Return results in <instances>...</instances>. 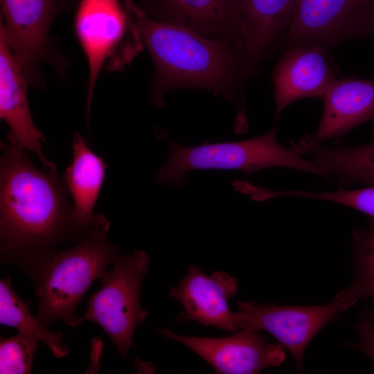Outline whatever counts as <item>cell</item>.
<instances>
[{"label":"cell","instance_id":"obj_1","mask_svg":"<svg viewBox=\"0 0 374 374\" xmlns=\"http://www.w3.org/2000/svg\"><path fill=\"white\" fill-rule=\"evenodd\" d=\"M0 262L33 280L57 247L91 229L75 221L57 170H40L28 151L1 143Z\"/></svg>","mask_w":374,"mask_h":374},{"label":"cell","instance_id":"obj_2","mask_svg":"<svg viewBox=\"0 0 374 374\" xmlns=\"http://www.w3.org/2000/svg\"><path fill=\"white\" fill-rule=\"evenodd\" d=\"M134 23L154 63L151 93L154 104L163 105L164 94L174 89L208 90L233 105L235 132L247 131L244 87L252 74L239 47L155 19L141 9L134 15Z\"/></svg>","mask_w":374,"mask_h":374},{"label":"cell","instance_id":"obj_3","mask_svg":"<svg viewBox=\"0 0 374 374\" xmlns=\"http://www.w3.org/2000/svg\"><path fill=\"white\" fill-rule=\"evenodd\" d=\"M110 222L106 218L68 249H57L31 280L39 299L36 317L45 326L62 320L77 328L84 320L77 306L96 280H99L118 256V247L109 242Z\"/></svg>","mask_w":374,"mask_h":374},{"label":"cell","instance_id":"obj_4","mask_svg":"<svg viewBox=\"0 0 374 374\" xmlns=\"http://www.w3.org/2000/svg\"><path fill=\"white\" fill-rule=\"evenodd\" d=\"M277 130L240 141L209 143L197 146H184L168 139L170 155L163 166L154 174L156 184H169L173 186L185 184L186 172L196 170H237L247 177L257 170L284 167L312 173L328 181L329 178L311 160L280 145L276 139Z\"/></svg>","mask_w":374,"mask_h":374},{"label":"cell","instance_id":"obj_5","mask_svg":"<svg viewBox=\"0 0 374 374\" xmlns=\"http://www.w3.org/2000/svg\"><path fill=\"white\" fill-rule=\"evenodd\" d=\"M149 263V256L141 250L119 253L112 269L100 277L102 286L90 297L84 315L105 331L125 361L134 330L148 316L141 307L140 293Z\"/></svg>","mask_w":374,"mask_h":374},{"label":"cell","instance_id":"obj_6","mask_svg":"<svg viewBox=\"0 0 374 374\" xmlns=\"http://www.w3.org/2000/svg\"><path fill=\"white\" fill-rule=\"evenodd\" d=\"M360 299L352 285L337 294L330 303L320 305H260L240 301L234 317L241 330L266 331L275 337L290 351L296 370L300 371L305 350L317 332Z\"/></svg>","mask_w":374,"mask_h":374},{"label":"cell","instance_id":"obj_7","mask_svg":"<svg viewBox=\"0 0 374 374\" xmlns=\"http://www.w3.org/2000/svg\"><path fill=\"white\" fill-rule=\"evenodd\" d=\"M357 38H374V0H299L277 48L317 45L332 50Z\"/></svg>","mask_w":374,"mask_h":374},{"label":"cell","instance_id":"obj_8","mask_svg":"<svg viewBox=\"0 0 374 374\" xmlns=\"http://www.w3.org/2000/svg\"><path fill=\"white\" fill-rule=\"evenodd\" d=\"M75 30L89 66L87 116L89 120L94 87L108 57L121 48L116 68L130 63L143 46L119 0H80Z\"/></svg>","mask_w":374,"mask_h":374},{"label":"cell","instance_id":"obj_9","mask_svg":"<svg viewBox=\"0 0 374 374\" xmlns=\"http://www.w3.org/2000/svg\"><path fill=\"white\" fill-rule=\"evenodd\" d=\"M71 0H1L0 28L28 85L42 86L40 66L49 56V30Z\"/></svg>","mask_w":374,"mask_h":374},{"label":"cell","instance_id":"obj_10","mask_svg":"<svg viewBox=\"0 0 374 374\" xmlns=\"http://www.w3.org/2000/svg\"><path fill=\"white\" fill-rule=\"evenodd\" d=\"M163 337L186 346L220 374L259 373L268 367H278L285 359L280 343H269L258 332L245 330L223 337L178 335L166 328H157Z\"/></svg>","mask_w":374,"mask_h":374},{"label":"cell","instance_id":"obj_11","mask_svg":"<svg viewBox=\"0 0 374 374\" xmlns=\"http://www.w3.org/2000/svg\"><path fill=\"white\" fill-rule=\"evenodd\" d=\"M331 51L317 45L283 51L272 73L276 118L297 100L323 98L339 70Z\"/></svg>","mask_w":374,"mask_h":374},{"label":"cell","instance_id":"obj_12","mask_svg":"<svg viewBox=\"0 0 374 374\" xmlns=\"http://www.w3.org/2000/svg\"><path fill=\"white\" fill-rule=\"evenodd\" d=\"M138 6L155 19L233 44L244 52L239 0H143Z\"/></svg>","mask_w":374,"mask_h":374},{"label":"cell","instance_id":"obj_13","mask_svg":"<svg viewBox=\"0 0 374 374\" xmlns=\"http://www.w3.org/2000/svg\"><path fill=\"white\" fill-rule=\"evenodd\" d=\"M28 85L23 69L0 28V117L10 128L8 144L30 151L45 170H57L55 165L46 158L42 151L41 143L46 140L31 117Z\"/></svg>","mask_w":374,"mask_h":374},{"label":"cell","instance_id":"obj_14","mask_svg":"<svg viewBox=\"0 0 374 374\" xmlns=\"http://www.w3.org/2000/svg\"><path fill=\"white\" fill-rule=\"evenodd\" d=\"M237 292L238 280L234 276L222 271L207 276L198 266H190L178 286L169 290L168 296L179 301L184 308L176 322L195 321L234 333L239 328L227 301Z\"/></svg>","mask_w":374,"mask_h":374},{"label":"cell","instance_id":"obj_15","mask_svg":"<svg viewBox=\"0 0 374 374\" xmlns=\"http://www.w3.org/2000/svg\"><path fill=\"white\" fill-rule=\"evenodd\" d=\"M323 113L310 139L318 143L339 138L356 126L374 125V80L336 79L323 97Z\"/></svg>","mask_w":374,"mask_h":374},{"label":"cell","instance_id":"obj_16","mask_svg":"<svg viewBox=\"0 0 374 374\" xmlns=\"http://www.w3.org/2000/svg\"><path fill=\"white\" fill-rule=\"evenodd\" d=\"M299 0H239L247 60L253 73L278 48Z\"/></svg>","mask_w":374,"mask_h":374},{"label":"cell","instance_id":"obj_17","mask_svg":"<svg viewBox=\"0 0 374 374\" xmlns=\"http://www.w3.org/2000/svg\"><path fill=\"white\" fill-rule=\"evenodd\" d=\"M73 159L66 168L64 181L73 199L74 219L81 226L90 229L105 217L93 213L104 182L107 165L90 150L83 137L75 132L72 142Z\"/></svg>","mask_w":374,"mask_h":374},{"label":"cell","instance_id":"obj_18","mask_svg":"<svg viewBox=\"0 0 374 374\" xmlns=\"http://www.w3.org/2000/svg\"><path fill=\"white\" fill-rule=\"evenodd\" d=\"M291 148L313 161L339 186L374 185V140L355 148H330L305 136L292 141Z\"/></svg>","mask_w":374,"mask_h":374},{"label":"cell","instance_id":"obj_19","mask_svg":"<svg viewBox=\"0 0 374 374\" xmlns=\"http://www.w3.org/2000/svg\"><path fill=\"white\" fill-rule=\"evenodd\" d=\"M0 323L33 336L57 358L70 353L69 346L62 340V332L49 330L31 314L27 303L13 290L9 276L0 280Z\"/></svg>","mask_w":374,"mask_h":374},{"label":"cell","instance_id":"obj_20","mask_svg":"<svg viewBox=\"0 0 374 374\" xmlns=\"http://www.w3.org/2000/svg\"><path fill=\"white\" fill-rule=\"evenodd\" d=\"M355 278L353 285L361 299H370L374 304V217L366 227L353 234Z\"/></svg>","mask_w":374,"mask_h":374},{"label":"cell","instance_id":"obj_21","mask_svg":"<svg viewBox=\"0 0 374 374\" xmlns=\"http://www.w3.org/2000/svg\"><path fill=\"white\" fill-rule=\"evenodd\" d=\"M39 341L27 333L1 338L0 341V373H31L33 359Z\"/></svg>","mask_w":374,"mask_h":374},{"label":"cell","instance_id":"obj_22","mask_svg":"<svg viewBox=\"0 0 374 374\" xmlns=\"http://www.w3.org/2000/svg\"><path fill=\"white\" fill-rule=\"evenodd\" d=\"M278 197H299L324 200L341 204L374 217V185L358 189H342L331 192L302 190H276Z\"/></svg>","mask_w":374,"mask_h":374},{"label":"cell","instance_id":"obj_23","mask_svg":"<svg viewBox=\"0 0 374 374\" xmlns=\"http://www.w3.org/2000/svg\"><path fill=\"white\" fill-rule=\"evenodd\" d=\"M373 315V312L369 309H366L361 312L358 321L355 325L360 340L354 347L363 351L374 362Z\"/></svg>","mask_w":374,"mask_h":374},{"label":"cell","instance_id":"obj_24","mask_svg":"<svg viewBox=\"0 0 374 374\" xmlns=\"http://www.w3.org/2000/svg\"><path fill=\"white\" fill-rule=\"evenodd\" d=\"M372 133L374 134V125H373Z\"/></svg>","mask_w":374,"mask_h":374}]
</instances>
